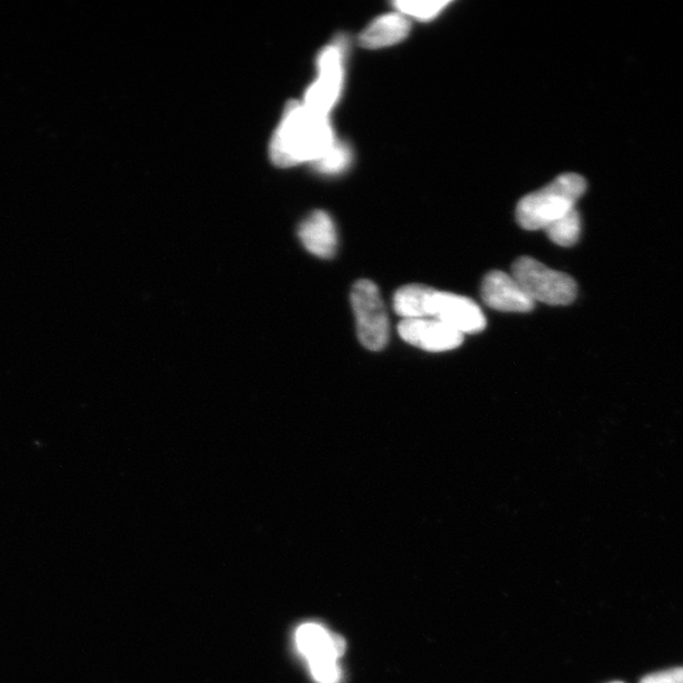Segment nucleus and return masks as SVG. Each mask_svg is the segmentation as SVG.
<instances>
[{"label": "nucleus", "mask_w": 683, "mask_h": 683, "mask_svg": "<svg viewBox=\"0 0 683 683\" xmlns=\"http://www.w3.org/2000/svg\"><path fill=\"white\" fill-rule=\"evenodd\" d=\"M586 180L577 174H562L550 185L524 197L516 208V220L524 230H545L559 218L576 208L586 191Z\"/></svg>", "instance_id": "2"}, {"label": "nucleus", "mask_w": 683, "mask_h": 683, "mask_svg": "<svg viewBox=\"0 0 683 683\" xmlns=\"http://www.w3.org/2000/svg\"><path fill=\"white\" fill-rule=\"evenodd\" d=\"M299 239L304 248L321 259H332L339 245V234L332 217L323 211L313 212L299 227Z\"/></svg>", "instance_id": "10"}, {"label": "nucleus", "mask_w": 683, "mask_h": 683, "mask_svg": "<svg viewBox=\"0 0 683 683\" xmlns=\"http://www.w3.org/2000/svg\"><path fill=\"white\" fill-rule=\"evenodd\" d=\"M298 650L302 652L311 669L339 664L345 650L341 636L328 632L324 626L308 623L299 627L297 635Z\"/></svg>", "instance_id": "9"}, {"label": "nucleus", "mask_w": 683, "mask_h": 683, "mask_svg": "<svg viewBox=\"0 0 683 683\" xmlns=\"http://www.w3.org/2000/svg\"><path fill=\"white\" fill-rule=\"evenodd\" d=\"M641 683H683V669L652 673V675L645 676Z\"/></svg>", "instance_id": "16"}, {"label": "nucleus", "mask_w": 683, "mask_h": 683, "mask_svg": "<svg viewBox=\"0 0 683 683\" xmlns=\"http://www.w3.org/2000/svg\"><path fill=\"white\" fill-rule=\"evenodd\" d=\"M612 683H624V682H612Z\"/></svg>", "instance_id": "17"}, {"label": "nucleus", "mask_w": 683, "mask_h": 683, "mask_svg": "<svg viewBox=\"0 0 683 683\" xmlns=\"http://www.w3.org/2000/svg\"><path fill=\"white\" fill-rule=\"evenodd\" d=\"M396 12L418 21L428 22L439 17L445 8L452 4L451 0H398L393 3Z\"/></svg>", "instance_id": "15"}, {"label": "nucleus", "mask_w": 683, "mask_h": 683, "mask_svg": "<svg viewBox=\"0 0 683 683\" xmlns=\"http://www.w3.org/2000/svg\"><path fill=\"white\" fill-rule=\"evenodd\" d=\"M351 304L363 348L370 351L384 350L389 342L390 324L385 304L375 282L358 281L352 289Z\"/></svg>", "instance_id": "5"}, {"label": "nucleus", "mask_w": 683, "mask_h": 683, "mask_svg": "<svg viewBox=\"0 0 683 683\" xmlns=\"http://www.w3.org/2000/svg\"><path fill=\"white\" fill-rule=\"evenodd\" d=\"M410 30L412 23L408 17L399 12L388 13L373 20L360 34L359 41L364 49H384L404 41Z\"/></svg>", "instance_id": "11"}, {"label": "nucleus", "mask_w": 683, "mask_h": 683, "mask_svg": "<svg viewBox=\"0 0 683 683\" xmlns=\"http://www.w3.org/2000/svg\"><path fill=\"white\" fill-rule=\"evenodd\" d=\"M513 277L534 303L569 305L577 297V284L568 273L552 270L532 258L513 265Z\"/></svg>", "instance_id": "4"}, {"label": "nucleus", "mask_w": 683, "mask_h": 683, "mask_svg": "<svg viewBox=\"0 0 683 683\" xmlns=\"http://www.w3.org/2000/svg\"><path fill=\"white\" fill-rule=\"evenodd\" d=\"M353 153L349 143L335 140L322 158H319L312 165L318 172L324 175H340L348 171L352 165Z\"/></svg>", "instance_id": "13"}, {"label": "nucleus", "mask_w": 683, "mask_h": 683, "mask_svg": "<svg viewBox=\"0 0 683 683\" xmlns=\"http://www.w3.org/2000/svg\"><path fill=\"white\" fill-rule=\"evenodd\" d=\"M481 297L484 303L499 312L530 313L535 303L513 275L503 271H491L482 281Z\"/></svg>", "instance_id": "8"}, {"label": "nucleus", "mask_w": 683, "mask_h": 683, "mask_svg": "<svg viewBox=\"0 0 683 683\" xmlns=\"http://www.w3.org/2000/svg\"><path fill=\"white\" fill-rule=\"evenodd\" d=\"M426 318L436 319L462 335L476 334L486 328V318L472 299L435 289L428 297Z\"/></svg>", "instance_id": "6"}, {"label": "nucleus", "mask_w": 683, "mask_h": 683, "mask_svg": "<svg viewBox=\"0 0 683 683\" xmlns=\"http://www.w3.org/2000/svg\"><path fill=\"white\" fill-rule=\"evenodd\" d=\"M335 140L330 118L309 111L294 100L287 106L273 133L270 157L280 168L314 163Z\"/></svg>", "instance_id": "1"}, {"label": "nucleus", "mask_w": 683, "mask_h": 683, "mask_svg": "<svg viewBox=\"0 0 683 683\" xmlns=\"http://www.w3.org/2000/svg\"><path fill=\"white\" fill-rule=\"evenodd\" d=\"M348 40L335 39L318 54V78L308 88L304 107L317 114L330 115L342 96L344 87V61Z\"/></svg>", "instance_id": "3"}, {"label": "nucleus", "mask_w": 683, "mask_h": 683, "mask_svg": "<svg viewBox=\"0 0 683 683\" xmlns=\"http://www.w3.org/2000/svg\"><path fill=\"white\" fill-rule=\"evenodd\" d=\"M398 332L403 341L428 352L459 349L464 337L433 318L403 319L398 325Z\"/></svg>", "instance_id": "7"}, {"label": "nucleus", "mask_w": 683, "mask_h": 683, "mask_svg": "<svg viewBox=\"0 0 683 683\" xmlns=\"http://www.w3.org/2000/svg\"><path fill=\"white\" fill-rule=\"evenodd\" d=\"M431 289L419 284L400 288L393 300L395 313L403 319L426 318V303Z\"/></svg>", "instance_id": "12"}, {"label": "nucleus", "mask_w": 683, "mask_h": 683, "mask_svg": "<svg viewBox=\"0 0 683 683\" xmlns=\"http://www.w3.org/2000/svg\"><path fill=\"white\" fill-rule=\"evenodd\" d=\"M544 231L553 243L562 245V248H570V245L577 243L581 234V218L577 209H572L546 227Z\"/></svg>", "instance_id": "14"}]
</instances>
